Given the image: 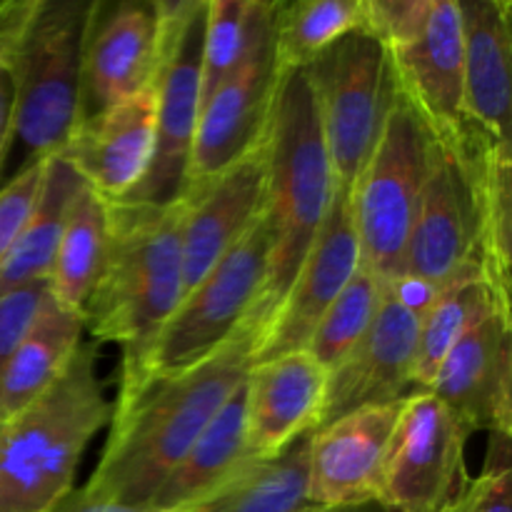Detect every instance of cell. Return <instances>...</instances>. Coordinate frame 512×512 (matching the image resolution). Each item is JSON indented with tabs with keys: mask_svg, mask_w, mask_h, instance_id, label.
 <instances>
[{
	"mask_svg": "<svg viewBox=\"0 0 512 512\" xmlns=\"http://www.w3.org/2000/svg\"><path fill=\"white\" fill-rule=\"evenodd\" d=\"M253 360L255 335L240 328L190 368L120 378L108 440L83 488L105 500L148 505L170 470L243 385Z\"/></svg>",
	"mask_w": 512,
	"mask_h": 512,
	"instance_id": "cell-1",
	"label": "cell"
},
{
	"mask_svg": "<svg viewBox=\"0 0 512 512\" xmlns=\"http://www.w3.org/2000/svg\"><path fill=\"white\" fill-rule=\"evenodd\" d=\"M268 185L263 218L270 233L263 288L243 328L255 335L258 353L268 325L283 305L338 190L313 85L305 70L280 73L265 128Z\"/></svg>",
	"mask_w": 512,
	"mask_h": 512,
	"instance_id": "cell-2",
	"label": "cell"
},
{
	"mask_svg": "<svg viewBox=\"0 0 512 512\" xmlns=\"http://www.w3.org/2000/svg\"><path fill=\"white\" fill-rule=\"evenodd\" d=\"M108 205V253L83 323L98 340L118 345L120 378H133L183 298V200Z\"/></svg>",
	"mask_w": 512,
	"mask_h": 512,
	"instance_id": "cell-3",
	"label": "cell"
},
{
	"mask_svg": "<svg viewBox=\"0 0 512 512\" xmlns=\"http://www.w3.org/2000/svg\"><path fill=\"white\" fill-rule=\"evenodd\" d=\"M95 0H3L0 70L15 98V135L30 158L65 148L83 120V50Z\"/></svg>",
	"mask_w": 512,
	"mask_h": 512,
	"instance_id": "cell-4",
	"label": "cell"
},
{
	"mask_svg": "<svg viewBox=\"0 0 512 512\" xmlns=\"http://www.w3.org/2000/svg\"><path fill=\"white\" fill-rule=\"evenodd\" d=\"M110 413L98 353L83 343L53 388L0 423V512H48L58 505Z\"/></svg>",
	"mask_w": 512,
	"mask_h": 512,
	"instance_id": "cell-5",
	"label": "cell"
},
{
	"mask_svg": "<svg viewBox=\"0 0 512 512\" xmlns=\"http://www.w3.org/2000/svg\"><path fill=\"white\" fill-rule=\"evenodd\" d=\"M505 163H512V150L498 148L475 128L455 143L435 140L405 275L443 288L463 270L483 268L488 193Z\"/></svg>",
	"mask_w": 512,
	"mask_h": 512,
	"instance_id": "cell-6",
	"label": "cell"
},
{
	"mask_svg": "<svg viewBox=\"0 0 512 512\" xmlns=\"http://www.w3.org/2000/svg\"><path fill=\"white\" fill-rule=\"evenodd\" d=\"M435 138L398 90L380 138L350 188L360 265L380 280L405 275L410 233L433 163Z\"/></svg>",
	"mask_w": 512,
	"mask_h": 512,
	"instance_id": "cell-7",
	"label": "cell"
},
{
	"mask_svg": "<svg viewBox=\"0 0 512 512\" xmlns=\"http://www.w3.org/2000/svg\"><path fill=\"white\" fill-rule=\"evenodd\" d=\"M318 105L335 185L353 188L398 98L393 63L368 28L345 35L305 68Z\"/></svg>",
	"mask_w": 512,
	"mask_h": 512,
	"instance_id": "cell-8",
	"label": "cell"
},
{
	"mask_svg": "<svg viewBox=\"0 0 512 512\" xmlns=\"http://www.w3.org/2000/svg\"><path fill=\"white\" fill-rule=\"evenodd\" d=\"M268 253V223L260 215L213 270L180 298L138 375L185 370L228 343L243 328L258 300Z\"/></svg>",
	"mask_w": 512,
	"mask_h": 512,
	"instance_id": "cell-9",
	"label": "cell"
},
{
	"mask_svg": "<svg viewBox=\"0 0 512 512\" xmlns=\"http://www.w3.org/2000/svg\"><path fill=\"white\" fill-rule=\"evenodd\" d=\"M203 30L205 0H170L163 63L155 78L153 158L125 203L170 205L183 195L200 118Z\"/></svg>",
	"mask_w": 512,
	"mask_h": 512,
	"instance_id": "cell-10",
	"label": "cell"
},
{
	"mask_svg": "<svg viewBox=\"0 0 512 512\" xmlns=\"http://www.w3.org/2000/svg\"><path fill=\"white\" fill-rule=\"evenodd\" d=\"M273 10L275 3L253 0L245 55L200 108L185 190L208 183L263 140L280 83L273 45Z\"/></svg>",
	"mask_w": 512,
	"mask_h": 512,
	"instance_id": "cell-11",
	"label": "cell"
},
{
	"mask_svg": "<svg viewBox=\"0 0 512 512\" xmlns=\"http://www.w3.org/2000/svg\"><path fill=\"white\" fill-rule=\"evenodd\" d=\"M470 430L430 390H413L400 410L383 480L395 512H453L470 488Z\"/></svg>",
	"mask_w": 512,
	"mask_h": 512,
	"instance_id": "cell-12",
	"label": "cell"
},
{
	"mask_svg": "<svg viewBox=\"0 0 512 512\" xmlns=\"http://www.w3.org/2000/svg\"><path fill=\"white\" fill-rule=\"evenodd\" d=\"M168 13L170 0H95L83 50V118L155 83Z\"/></svg>",
	"mask_w": 512,
	"mask_h": 512,
	"instance_id": "cell-13",
	"label": "cell"
},
{
	"mask_svg": "<svg viewBox=\"0 0 512 512\" xmlns=\"http://www.w3.org/2000/svg\"><path fill=\"white\" fill-rule=\"evenodd\" d=\"M405 398L353 410L308 435L305 503L345 508L383 498L385 465Z\"/></svg>",
	"mask_w": 512,
	"mask_h": 512,
	"instance_id": "cell-14",
	"label": "cell"
},
{
	"mask_svg": "<svg viewBox=\"0 0 512 512\" xmlns=\"http://www.w3.org/2000/svg\"><path fill=\"white\" fill-rule=\"evenodd\" d=\"M398 90L413 103L435 140L455 143L473 130L465 118L463 23L458 0H433L425 23L385 45Z\"/></svg>",
	"mask_w": 512,
	"mask_h": 512,
	"instance_id": "cell-15",
	"label": "cell"
},
{
	"mask_svg": "<svg viewBox=\"0 0 512 512\" xmlns=\"http://www.w3.org/2000/svg\"><path fill=\"white\" fill-rule=\"evenodd\" d=\"M358 268L360 245L350 213V193L338 188L283 305L265 330L253 363L308 348L315 325Z\"/></svg>",
	"mask_w": 512,
	"mask_h": 512,
	"instance_id": "cell-16",
	"label": "cell"
},
{
	"mask_svg": "<svg viewBox=\"0 0 512 512\" xmlns=\"http://www.w3.org/2000/svg\"><path fill=\"white\" fill-rule=\"evenodd\" d=\"M418 330V315L385 288L383 305L368 333L333 370H328L323 413L315 430L353 410L395 403L413 393Z\"/></svg>",
	"mask_w": 512,
	"mask_h": 512,
	"instance_id": "cell-17",
	"label": "cell"
},
{
	"mask_svg": "<svg viewBox=\"0 0 512 512\" xmlns=\"http://www.w3.org/2000/svg\"><path fill=\"white\" fill-rule=\"evenodd\" d=\"M268 185L265 135L255 148L190 188L183 200V295L248 233L263 215Z\"/></svg>",
	"mask_w": 512,
	"mask_h": 512,
	"instance_id": "cell-18",
	"label": "cell"
},
{
	"mask_svg": "<svg viewBox=\"0 0 512 512\" xmlns=\"http://www.w3.org/2000/svg\"><path fill=\"white\" fill-rule=\"evenodd\" d=\"M428 390L470 433L512 435V315L493 313L465 330Z\"/></svg>",
	"mask_w": 512,
	"mask_h": 512,
	"instance_id": "cell-19",
	"label": "cell"
},
{
	"mask_svg": "<svg viewBox=\"0 0 512 512\" xmlns=\"http://www.w3.org/2000/svg\"><path fill=\"white\" fill-rule=\"evenodd\" d=\"M155 105L153 83L80 120L58 155L100 198L123 200L143 180L153 158Z\"/></svg>",
	"mask_w": 512,
	"mask_h": 512,
	"instance_id": "cell-20",
	"label": "cell"
},
{
	"mask_svg": "<svg viewBox=\"0 0 512 512\" xmlns=\"http://www.w3.org/2000/svg\"><path fill=\"white\" fill-rule=\"evenodd\" d=\"M328 370L308 353H285L253 363L245 378V423L255 460L288 450L318 425Z\"/></svg>",
	"mask_w": 512,
	"mask_h": 512,
	"instance_id": "cell-21",
	"label": "cell"
},
{
	"mask_svg": "<svg viewBox=\"0 0 512 512\" xmlns=\"http://www.w3.org/2000/svg\"><path fill=\"white\" fill-rule=\"evenodd\" d=\"M463 23L465 118L498 148H510L512 3L458 0Z\"/></svg>",
	"mask_w": 512,
	"mask_h": 512,
	"instance_id": "cell-22",
	"label": "cell"
},
{
	"mask_svg": "<svg viewBox=\"0 0 512 512\" xmlns=\"http://www.w3.org/2000/svg\"><path fill=\"white\" fill-rule=\"evenodd\" d=\"M85 323L50 295L43 298L28 330L0 373V423L40 398L68 370L83 345Z\"/></svg>",
	"mask_w": 512,
	"mask_h": 512,
	"instance_id": "cell-23",
	"label": "cell"
},
{
	"mask_svg": "<svg viewBox=\"0 0 512 512\" xmlns=\"http://www.w3.org/2000/svg\"><path fill=\"white\" fill-rule=\"evenodd\" d=\"M255 463L245 423V380L200 433L185 458L170 470L148 505L175 510L210 498Z\"/></svg>",
	"mask_w": 512,
	"mask_h": 512,
	"instance_id": "cell-24",
	"label": "cell"
},
{
	"mask_svg": "<svg viewBox=\"0 0 512 512\" xmlns=\"http://www.w3.org/2000/svg\"><path fill=\"white\" fill-rule=\"evenodd\" d=\"M493 313H510V293L495 288L480 265L463 270L443 285L428 313L420 318L413 365L415 390H428L448 350L463 338L465 330Z\"/></svg>",
	"mask_w": 512,
	"mask_h": 512,
	"instance_id": "cell-25",
	"label": "cell"
},
{
	"mask_svg": "<svg viewBox=\"0 0 512 512\" xmlns=\"http://www.w3.org/2000/svg\"><path fill=\"white\" fill-rule=\"evenodd\" d=\"M110 240V205L88 183H80L65 213L48 290L63 308L83 318L85 303L103 270Z\"/></svg>",
	"mask_w": 512,
	"mask_h": 512,
	"instance_id": "cell-26",
	"label": "cell"
},
{
	"mask_svg": "<svg viewBox=\"0 0 512 512\" xmlns=\"http://www.w3.org/2000/svg\"><path fill=\"white\" fill-rule=\"evenodd\" d=\"M80 175L60 155H50L43 193L5 263L0 265V298L33 283H48L58 253L65 213L80 188Z\"/></svg>",
	"mask_w": 512,
	"mask_h": 512,
	"instance_id": "cell-27",
	"label": "cell"
},
{
	"mask_svg": "<svg viewBox=\"0 0 512 512\" xmlns=\"http://www.w3.org/2000/svg\"><path fill=\"white\" fill-rule=\"evenodd\" d=\"M363 28L365 0L275 3L273 45L278 70H305L330 45Z\"/></svg>",
	"mask_w": 512,
	"mask_h": 512,
	"instance_id": "cell-28",
	"label": "cell"
},
{
	"mask_svg": "<svg viewBox=\"0 0 512 512\" xmlns=\"http://www.w3.org/2000/svg\"><path fill=\"white\" fill-rule=\"evenodd\" d=\"M308 483V435L280 455L255 460L193 512H300Z\"/></svg>",
	"mask_w": 512,
	"mask_h": 512,
	"instance_id": "cell-29",
	"label": "cell"
},
{
	"mask_svg": "<svg viewBox=\"0 0 512 512\" xmlns=\"http://www.w3.org/2000/svg\"><path fill=\"white\" fill-rule=\"evenodd\" d=\"M385 283L375 273L360 265L343 293L333 300L308 340V353L333 370L355 345L363 340L383 305Z\"/></svg>",
	"mask_w": 512,
	"mask_h": 512,
	"instance_id": "cell-30",
	"label": "cell"
},
{
	"mask_svg": "<svg viewBox=\"0 0 512 512\" xmlns=\"http://www.w3.org/2000/svg\"><path fill=\"white\" fill-rule=\"evenodd\" d=\"M250 18H253V0H205L200 108L245 55L250 40Z\"/></svg>",
	"mask_w": 512,
	"mask_h": 512,
	"instance_id": "cell-31",
	"label": "cell"
},
{
	"mask_svg": "<svg viewBox=\"0 0 512 512\" xmlns=\"http://www.w3.org/2000/svg\"><path fill=\"white\" fill-rule=\"evenodd\" d=\"M48 158H28L13 180L0 188V265L18 243L43 193Z\"/></svg>",
	"mask_w": 512,
	"mask_h": 512,
	"instance_id": "cell-32",
	"label": "cell"
},
{
	"mask_svg": "<svg viewBox=\"0 0 512 512\" xmlns=\"http://www.w3.org/2000/svg\"><path fill=\"white\" fill-rule=\"evenodd\" d=\"M48 295V283H33L0 298V373Z\"/></svg>",
	"mask_w": 512,
	"mask_h": 512,
	"instance_id": "cell-33",
	"label": "cell"
},
{
	"mask_svg": "<svg viewBox=\"0 0 512 512\" xmlns=\"http://www.w3.org/2000/svg\"><path fill=\"white\" fill-rule=\"evenodd\" d=\"M453 512H512L510 468H483Z\"/></svg>",
	"mask_w": 512,
	"mask_h": 512,
	"instance_id": "cell-34",
	"label": "cell"
},
{
	"mask_svg": "<svg viewBox=\"0 0 512 512\" xmlns=\"http://www.w3.org/2000/svg\"><path fill=\"white\" fill-rule=\"evenodd\" d=\"M203 503V500H200ZM200 503L185 505L175 510H158L153 505H125L118 500H105L98 495H90L85 488H73L58 505H53L48 512H193Z\"/></svg>",
	"mask_w": 512,
	"mask_h": 512,
	"instance_id": "cell-35",
	"label": "cell"
},
{
	"mask_svg": "<svg viewBox=\"0 0 512 512\" xmlns=\"http://www.w3.org/2000/svg\"><path fill=\"white\" fill-rule=\"evenodd\" d=\"M15 138V98L10 88L8 75L0 70V163L10 148V140Z\"/></svg>",
	"mask_w": 512,
	"mask_h": 512,
	"instance_id": "cell-36",
	"label": "cell"
},
{
	"mask_svg": "<svg viewBox=\"0 0 512 512\" xmlns=\"http://www.w3.org/2000/svg\"><path fill=\"white\" fill-rule=\"evenodd\" d=\"M313 512H395L383 500H370L360 505H345V508H313Z\"/></svg>",
	"mask_w": 512,
	"mask_h": 512,
	"instance_id": "cell-37",
	"label": "cell"
},
{
	"mask_svg": "<svg viewBox=\"0 0 512 512\" xmlns=\"http://www.w3.org/2000/svg\"><path fill=\"white\" fill-rule=\"evenodd\" d=\"M300 512H313V505H308V508H303Z\"/></svg>",
	"mask_w": 512,
	"mask_h": 512,
	"instance_id": "cell-38",
	"label": "cell"
},
{
	"mask_svg": "<svg viewBox=\"0 0 512 512\" xmlns=\"http://www.w3.org/2000/svg\"><path fill=\"white\" fill-rule=\"evenodd\" d=\"M0 168H3V163H0Z\"/></svg>",
	"mask_w": 512,
	"mask_h": 512,
	"instance_id": "cell-39",
	"label": "cell"
}]
</instances>
